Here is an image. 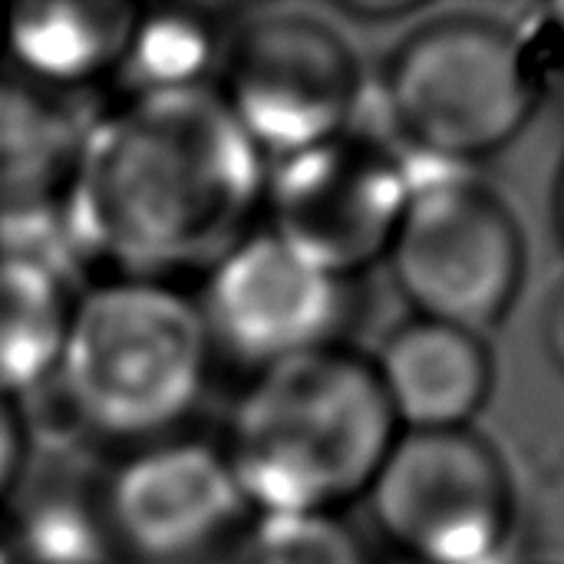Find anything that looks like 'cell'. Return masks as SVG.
I'll list each match as a JSON object with an SVG mask.
<instances>
[{
	"instance_id": "6da1fadb",
	"label": "cell",
	"mask_w": 564,
	"mask_h": 564,
	"mask_svg": "<svg viewBox=\"0 0 564 564\" xmlns=\"http://www.w3.org/2000/svg\"><path fill=\"white\" fill-rule=\"evenodd\" d=\"M268 159L215 86L132 96L93 122L69 185V221L93 258L132 278L212 268L264 212Z\"/></svg>"
},
{
	"instance_id": "7a4b0ae2",
	"label": "cell",
	"mask_w": 564,
	"mask_h": 564,
	"mask_svg": "<svg viewBox=\"0 0 564 564\" xmlns=\"http://www.w3.org/2000/svg\"><path fill=\"white\" fill-rule=\"evenodd\" d=\"M400 433L370 357L337 344L254 373L221 449L254 516L344 512Z\"/></svg>"
},
{
	"instance_id": "3957f363",
	"label": "cell",
	"mask_w": 564,
	"mask_h": 564,
	"mask_svg": "<svg viewBox=\"0 0 564 564\" xmlns=\"http://www.w3.org/2000/svg\"><path fill=\"white\" fill-rule=\"evenodd\" d=\"M212 357L195 297L122 278L76 297L53 383L79 430L159 443L198 406Z\"/></svg>"
},
{
	"instance_id": "277c9868",
	"label": "cell",
	"mask_w": 564,
	"mask_h": 564,
	"mask_svg": "<svg viewBox=\"0 0 564 564\" xmlns=\"http://www.w3.org/2000/svg\"><path fill=\"white\" fill-rule=\"evenodd\" d=\"M380 93L416 162L476 169L525 132L542 79L529 43L509 23L446 13L397 43Z\"/></svg>"
},
{
	"instance_id": "5b68a950",
	"label": "cell",
	"mask_w": 564,
	"mask_h": 564,
	"mask_svg": "<svg viewBox=\"0 0 564 564\" xmlns=\"http://www.w3.org/2000/svg\"><path fill=\"white\" fill-rule=\"evenodd\" d=\"M387 264L416 317L486 334L522 294L525 235L473 169L413 159V192Z\"/></svg>"
},
{
	"instance_id": "8992f818",
	"label": "cell",
	"mask_w": 564,
	"mask_h": 564,
	"mask_svg": "<svg viewBox=\"0 0 564 564\" xmlns=\"http://www.w3.org/2000/svg\"><path fill=\"white\" fill-rule=\"evenodd\" d=\"M380 539L410 564H519V492L473 426L400 433L370 492Z\"/></svg>"
},
{
	"instance_id": "52a82bcc",
	"label": "cell",
	"mask_w": 564,
	"mask_h": 564,
	"mask_svg": "<svg viewBox=\"0 0 564 564\" xmlns=\"http://www.w3.org/2000/svg\"><path fill=\"white\" fill-rule=\"evenodd\" d=\"M215 89L274 162L354 129L364 69L334 23L304 10H264L228 30Z\"/></svg>"
},
{
	"instance_id": "ba28073f",
	"label": "cell",
	"mask_w": 564,
	"mask_h": 564,
	"mask_svg": "<svg viewBox=\"0 0 564 564\" xmlns=\"http://www.w3.org/2000/svg\"><path fill=\"white\" fill-rule=\"evenodd\" d=\"M413 192V159L357 126L268 162V231L321 271L354 281L387 261Z\"/></svg>"
},
{
	"instance_id": "9c48e42d",
	"label": "cell",
	"mask_w": 564,
	"mask_h": 564,
	"mask_svg": "<svg viewBox=\"0 0 564 564\" xmlns=\"http://www.w3.org/2000/svg\"><path fill=\"white\" fill-rule=\"evenodd\" d=\"M251 519L225 449L202 440L145 443L102 489L109 552L129 564H218Z\"/></svg>"
},
{
	"instance_id": "30bf717a",
	"label": "cell",
	"mask_w": 564,
	"mask_h": 564,
	"mask_svg": "<svg viewBox=\"0 0 564 564\" xmlns=\"http://www.w3.org/2000/svg\"><path fill=\"white\" fill-rule=\"evenodd\" d=\"M350 281H340L274 231L254 228L228 248L195 297L212 350L254 373L337 347L347 324Z\"/></svg>"
},
{
	"instance_id": "8fae6325",
	"label": "cell",
	"mask_w": 564,
	"mask_h": 564,
	"mask_svg": "<svg viewBox=\"0 0 564 564\" xmlns=\"http://www.w3.org/2000/svg\"><path fill=\"white\" fill-rule=\"evenodd\" d=\"M370 364L403 433L469 430L496 383L482 334L416 314L380 340Z\"/></svg>"
},
{
	"instance_id": "7c38bea8",
	"label": "cell",
	"mask_w": 564,
	"mask_h": 564,
	"mask_svg": "<svg viewBox=\"0 0 564 564\" xmlns=\"http://www.w3.org/2000/svg\"><path fill=\"white\" fill-rule=\"evenodd\" d=\"M139 10L129 3H26L10 10L3 40L20 69L50 89L83 86L102 73H116Z\"/></svg>"
},
{
	"instance_id": "4fadbf2b",
	"label": "cell",
	"mask_w": 564,
	"mask_h": 564,
	"mask_svg": "<svg viewBox=\"0 0 564 564\" xmlns=\"http://www.w3.org/2000/svg\"><path fill=\"white\" fill-rule=\"evenodd\" d=\"M79 291L56 274L0 254V397L20 400L50 387L69 337Z\"/></svg>"
},
{
	"instance_id": "5bb4252c",
	"label": "cell",
	"mask_w": 564,
	"mask_h": 564,
	"mask_svg": "<svg viewBox=\"0 0 564 564\" xmlns=\"http://www.w3.org/2000/svg\"><path fill=\"white\" fill-rule=\"evenodd\" d=\"M89 129L46 89L0 83V205L66 188Z\"/></svg>"
},
{
	"instance_id": "9a60e30c",
	"label": "cell",
	"mask_w": 564,
	"mask_h": 564,
	"mask_svg": "<svg viewBox=\"0 0 564 564\" xmlns=\"http://www.w3.org/2000/svg\"><path fill=\"white\" fill-rule=\"evenodd\" d=\"M225 40L228 33L195 10L139 13L116 73L129 83L132 96L212 86L208 76H218Z\"/></svg>"
},
{
	"instance_id": "2e32d148",
	"label": "cell",
	"mask_w": 564,
	"mask_h": 564,
	"mask_svg": "<svg viewBox=\"0 0 564 564\" xmlns=\"http://www.w3.org/2000/svg\"><path fill=\"white\" fill-rule=\"evenodd\" d=\"M238 564H373L367 542L340 512H271L254 516Z\"/></svg>"
},
{
	"instance_id": "e0dca14e",
	"label": "cell",
	"mask_w": 564,
	"mask_h": 564,
	"mask_svg": "<svg viewBox=\"0 0 564 564\" xmlns=\"http://www.w3.org/2000/svg\"><path fill=\"white\" fill-rule=\"evenodd\" d=\"M26 459H30L26 423H23L17 403L0 397V502L13 496Z\"/></svg>"
},
{
	"instance_id": "ac0fdd59",
	"label": "cell",
	"mask_w": 564,
	"mask_h": 564,
	"mask_svg": "<svg viewBox=\"0 0 564 564\" xmlns=\"http://www.w3.org/2000/svg\"><path fill=\"white\" fill-rule=\"evenodd\" d=\"M542 347L549 354V360L555 364V370L564 377V284L552 291V297L545 301L542 311Z\"/></svg>"
},
{
	"instance_id": "d6986e66",
	"label": "cell",
	"mask_w": 564,
	"mask_h": 564,
	"mask_svg": "<svg viewBox=\"0 0 564 564\" xmlns=\"http://www.w3.org/2000/svg\"><path fill=\"white\" fill-rule=\"evenodd\" d=\"M406 10H413V7H403V3H387V7H380V3H350V7H344V13H354V17H364V20L403 17Z\"/></svg>"
},
{
	"instance_id": "ffe728a7",
	"label": "cell",
	"mask_w": 564,
	"mask_h": 564,
	"mask_svg": "<svg viewBox=\"0 0 564 564\" xmlns=\"http://www.w3.org/2000/svg\"><path fill=\"white\" fill-rule=\"evenodd\" d=\"M555 228H558V241L564 248V162L558 169V178H555Z\"/></svg>"
},
{
	"instance_id": "44dd1931",
	"label": "cell",
	"mask_w": 564,
	"mask_h": 564,
	"mask_svg": "<svg viewBox=\"0 0 564 564\" xmlns=\"http://www.w3.org/2000/svg\"><path fill=\"white\" fill-rule=\"evenodd\" d=\"M0 564H13V558L7 555V549H3V545H0Z\"/></svg>"
}]
</instances>
